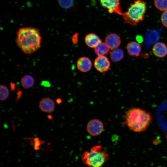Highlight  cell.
<instances>
[{
  "label": "cell",
  "mask_w": 167,
  "mask_h": 167,
  "mask_svg": "<svg viewBox=\"0 0 167 167\" xmlns=\"http://www.w3.org/2000/svg\"><path fill=\"white\" fill-rule=\"evenodd\" d=\"M41 39L39 29L29 27L20 28L17 31L15 41L24 54L30 55L40 49Z\"/></svg>",
  "instance_id": "cell-1"
},
{
  "label": "cell",
  "mask_w": 167,
  "mask_h": 167,
  "mask_svg": "<svg viewBox=\"0 0 167 167\" xmlns=\"http://www.w3.org/2000/svg\"><path fill=\"white\" fill-rule=\"evenodd\" d=\"M124 124L130 130L140 132L145 131L151 123L152 117L150 113L139 108L129 109L125 113Z\"/></svg>",
  "instance_id": "cell-2"
},
{
  "label": "cell",
  "mask_w": 167,
  "mask_h": 167,
  "mask_svg": "<svg viewBox=\"0 0 167 167\" xmlns=\"http://www.w3.org/2000/svg\"><path fill=\"white\" fill-rule=\"evenodd\" d=\"M109 158V154L102 149V146H93L89 151H84L82 154L83 163L88 167H102Z\"/></svg>",
  "instance_id": "cell-3"
},
{
  "label": "cell",
  "mask_w": 167,
  "mask_h": 167,
  "mask_svg": "<svg viewBox=\"0 0 167 167\" xmlns=\"http://www.w3.org/2000/svg\"><path fill=\"white\" fill-rule=\"evenodd\" d=\"M146 2L141 0L131 3L127 11L122 15L124 21L132 26L143 20L146 11Z\"/></svg>",
  "instance_id": "cell-4"
},
{
  "label": "cell",
  "mask_w": 167,
  "mask_h": 167,
  "mask_svg": "<svg viewBox=\"0 0 167 167\" xmlns=\"http://www.w3.org/2000/svg\"><path fill=\"white\" fill-rule=\"evenodd\" d=\"M121 0H100L101 6L111 14L122 15L123 12L120 6Z\"/></svg>",
  "instance_id": "cell-5"
},
{
  "label": "cell",
  "mask_w": 167,
  "mask_h": 167,
  "mask_svg": "<svg viewBox=\"0 0 167 167\" xmlns=\"http://www.w3.org/2000/svg\"><path fill=\"white\" fill-rule=\"evenodd\" d=\"M88 132L92 136H96L101 135L104 130L103 122L97 119L90 120L87 123L86 127Z\"/></svg>",
  "instance_id": "cell-6"
},
{
  "label": "cell",
  "mask_w": 167,
  "mask_h": 167,
  "mask_svg": "<svg viewBox=\"0 0 167 167\" xmlns=\"http://www.w3.org/2000/svg\"><path fill=\"white\" fill-rule=\"evenodd\" d=\"M94 66L98 71L103 73L107 71L110 66L108 58L105 56H99L96 58L94 62Z\"/></svg>",
  "instance_id": "cell-7"
},
{
  "label": "cell",
  "mask_w": 167,
  "mask_h": 167,
  "mask_svg": "<svg viewBox=\"0 0 167 167\" xmlns=\"http://www.w3.org/2000/svg\"><path fill=\"white\" fill-rule=\"evenodd\" d=\"M120 36L115 33L107 35L105 38V42L110 49H113L118 48L121 44Z\"/></svg>",
  "instance_id": "cell-8"
},
{
  "label": "cell",
  "mask_w": 167,
  "mask_h": 167,
  "mask_svg": "<svg viewBox=\"0 0 167 167\" xmlns=\"http://www.w3.org/2000/svg\"><path fill=\"white\" fill-rule=\"evenodd\" d=\"M39 107L42 111L51 113L54 110L55 104L51 99L48 97H45L40 101Z\"/></svg>",
  "instance_id": "cell-9"
},
{
  "label": "cell",
  "mask_w": 167,
  "mask_h": 167,
  "mask_svg": "<svg viewBox=\"0 0 167 167\" xmlns=\"http://www.w3.org/2000/svg\"><path fill=\"white\" fill-rule=\"evenodd\" d=\"M152 50L153 54L156 57L163 58L167 55V46L162 42H157L153 46Z\"/></svg>",
  "instance_id": "cell-10"
},
{
  "label": "cell",
  "mask_w": 167,
  "mask_h": 167,
  "mask_svg": "<svg viewBox=\"0 0 167 167\" xmlns=\"http://www.w3.org/2000/svg\"><path fill=\"white\" fill-rule=\"evenodd\" d=\"M78 69L80 71L86 72L89 71L92 66V62L88 57H82L80 58L76 63Z\"/></svg>",
  "instance_id": "cell-11"
},
{
  "label": "cell",
  "mask_w": 167,
  "mask_h": 167,
  "mask_svg": "<svg viewBox=\"0 0 167 167\" xmlns=\"http://www.w3.org/2000/svg\"><path fill=\"white\" fill-rule=\"evenodd\" d=\"M126 48L128 54L131 56L139 57L141 51V44L135 41L128 42Z\"/></svg>",
  "instance_id": "cell-12"
},
{
  "label": "cell",
  "mask_w": 167,
  "mask_h": 167,
  "mask_svg": "<svg viewBox=\"0 0 167 167\" xmlns=\"http://www.w3.org/2000/svg\"><path fill=\"white\" fill-rule=\"evenodd\" d=\"M84 41L88 47L93 48L101 42L99 36L92 33H88L86 35L84 38Z\"/></svg>",
  "instance_id": "cell-13"
},
{
  "label": "cell",
  "mask_w": 167,
  "mask_h": 167,
  "mask_svg": "<svg viewBox=\"0 0 167 167\" xmlns=\"http://www.w3.org/2000/svg\"><path fill=\"white\" fill-rule=\"evenodd\" d=\"M110 49L104 42H101L94 48V52L98 56H105L109 52Z\"/></svg>",
  "instance_id": "cell-14"
},
{
  "label": "cell",
  "mask_w": 167,
  "mask_h": 167,
  "mask_svg": "<svg viewBox=\"0 0 167 167\" xmlns=\"http://www.w3.org/2000/svg\"><path fill=\"white\" fill-rule=\"evenodd\" d=\"M20 83L24 88L29 89L33 86L35 80L32 76L28 75H26L22 77L21 79Z\"/></svg>",
  "instance_id": "cell-15"
},
{
  "label": "cell",
  "mask_w": 167,
  "mask_h": 167,
  "mask_svg": "<svg viewBox=\"0 0 167 167\" xmlns=\"http://www.w3.org/2000/svg\"><path fill=\"white\" fill-rule=\"evenodd\" d=\"M110 58L113 62H116L120 61L124 56L123 50L120 48L113 49L110 52Z\"/></svg>",
  "instance_id": "cell-16"
},
{
  "label": "cell",
  "mask_w": 167,
  "mask_h": 167,
  "mask_svg": "<svg viewBox=\"0 0 167 167\" xmlns=\"http://www.w3.org/2000/svg\"><path fill=\"white\" fill-rule=\"evenodd\" d=\"M23 139L30 141V144L33 147L35 151L39 150L40 149V146L43 144L45 142V141L40 140L37 137L24 138Z\"/></svg>",
  "instance_id": "cell-17"
},
{
  "label": "cell",
  "mask_w": 167,
  "mask_h": 167,
  "mask_svg": "<svg viewBox=\"0 0 167 167\" xmlns=\"http://www.w3.org/2000/svg\"><path fill=\"white\" fill-rule=\"evenodd\" d=\"M154 4L159 10L163 11L167 10V0H154Z\"/></svg>",
  "instance_id": "cell-18"
},
{
  "label": "cell",
  "mask_w": 167,
  "mask_h": 167,
  "mask_svg": "<svg viewBox=\"0 0 167 167\" xmlns=\"http://www.w3.org/2000/svg\"><path fill=\"white\" fill-rule=\"evenodd\" d=\"M0 100L3 101L6 100L9 97V92L8 88L5 86L1 85L0 86Z\"/></svg>",
  "instance_id": "cell-19"
},
{
  "label": "cell",
  "mask_w": 167,
  "mask_h": 167,
  "mask_svg": "<svg viewBox=\"0 0 167 167\" xmlns=\"http://www.w3.org/2000/svg\"><path fill=\"white\" fill-rule=\"evenodd\" d=\"M60 6L65 9H70L74 5V0H58Z\"/></svg>",
  "instance_id": "cell-20"
},
{
  "label": "cell",
  "mask_w": 167,
  "mask_h": 167,
  "mask_svg": "<svg viewBox=\"0 0 167 167\" xmlns=\"http://www.w3.org/2000/svg\"><path fill=\"white\" fill-rule=\"evenodd\" d=\"M161 19L162 24L167 28V10L164 11L162 13Z\"/></svg>",
  "instance_id": "cell-21"
},
{
  "label": "cell",
  "mask_w": 167,
  "mask_h": 167,
  "mask_svg": "<svg viewBox=\"0 0 167 167\" xmlns=\"http://www.w3.org/2000/svg\"><path fill=\"white\" fill-rule=\"evenodd\" d=\"M78 34L77 33H75L72 36V43L75 44H76L77 43L78 41Z\"/></svg>",
  "instance_id": "cell-22"
},
{
  "label": "cell",
  "mask_w": 167,
  "mask_h": 167,
  "mask_svg": "<svg viewBox=\"0 0 167 167\" xmlns=\"http://www.w3.org/2000/svg\"><path fill=\"white\" fill-rule=\"evenodd\" d=\"M22 92L20 90H18L17 92V96L16 98L15 102L16 104L17 102L20 99L22 94Z\"/></svg>",
  "instance_id": "cell-23"
},
{
  "label": "cell",
  "mask_w": 167,
  "mask_h": 167,
  "mask_svg": "<svg viewBox=\"0 0 167 167\" xmlns=\"http://www.w3.org/2000/svg\"><path fill=\"white\" fill-rule=\"evenodd\" d=\"M11 88L12 91L13 92L15 91L16 86L15 84L12 82H11L10 84Z\"/></svg>",
  "instance_id": "cell-24"
},
{
  "label": "cell",
  "mask_w": 167,
  "mask_h": 167,
  "mask_svg": "<svg viewBox=\"0 0 167 167\" xmlns=\"http://www.w3.org/2000/svg\"><path fill=\"white\" fill-rule=\"evenodd\" d=\"M56 101L57 104H60L62 102V100L60 98L58 97Z\"/></svg>",
  "instance_id": "cell-25"
},
{
  "label": "cell",
  "mask_w": 167,
  "mask_h": 167,
  "mask_svg": "<svg viewBox=\"0 0 167 167\" xmlns=\"http://www.w3.org/2000/svg\"><path fill=\"white\" fill-rule=\"evenodd\" d=\"M48 119L50 120H52L53 119L52 116L50 114H49L48 115Z\"/></svg>",
  "instance_id": "cell-26"
}]
</instances>
